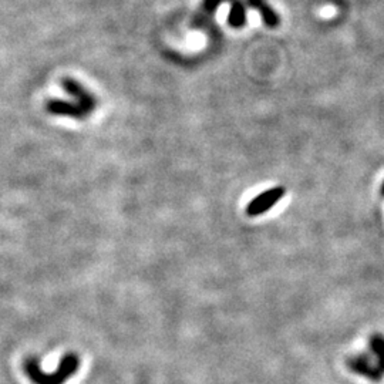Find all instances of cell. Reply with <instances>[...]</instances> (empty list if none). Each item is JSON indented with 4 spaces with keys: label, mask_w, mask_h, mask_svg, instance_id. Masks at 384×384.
I'll return each mask as SVG.
<instances>
[{
    "label": "cell",
    "mask_w": 384,
    "mask_h": 384,
    "mask_svg": "<svg viewBox=\"0 0 384 384\" xmlns=\"http://www.w3.org/2000/svg\"><path fill=\"white\" fill-rule=\"evenodd\" d=\"M79 367L80 359L76 353H67L62 359L58 370H54L53 373L44 371L39 360L34 357L25 362V371L34 384H66V381L77 373Z\"/></svg>",
    "instance_id": "6da1fadb"
},
{
    "label": "cell",
    "mask_w": 384,
    "mask_h": 384,
    "mask_svg": "<svg viewBox=\"0 0 384 384\" xmlns=\"http://www.w3.org/2000/svg\"><path fill=\"white\" fill-rule=\"evenodd\" d=\"M347 367L362 377H366L374 383H378L383 380L384 373L378 369V366L373 362V359L369 355H356L346 360Z\"/></svg>",
    "instance_id": "7a4b0ae2"
},
{
    "label": "cell",
    "mask_w": 384,
    "mask_h": 384,
    "mask_svg": "<svg viewBox=\"0 0 384 384\" xmlns=\"http://www.w3.org/2000/svg\"><path fill=\"white\" fill-rule=\"evenodd\" d=\"M284 195H285V188L282 187L270 188L249 202V205L246 206V213L249 216L262 215L263 212L269 211L279 199H282Z\"/></svg>",
    "instance_id": "3957f363"
},
{
    "label": "cell",
    "mask_w": 384,
    "mask_h": 384,
    "mask_svg": "<svg viewBox=\"0 0 384 384\" xmlns=\"http://www.w3.org/2000/svg\"><path fill=\"white\" fill-rule=\"evenodd\" d=\"M62 84H63V87H65V90L70 94V95H73L76 100H77V104L84 110V112L90 116L93 112H94V108H95V98L80 84V83H77L76 80H73V79H69V77H66V79H63V81H62Z\"/></svg>",
    "instance_id": "277c9868"
},
{
    "label": "cell",
    "mask_w": 384,
    "mask_h": 384,
    "mask_svg": "<svg viewBox=\"0 0 384 384\" xmlns=\"http://www.w3.org/2000/svg\"><path fill=\"white\" fill-rule=\"evenodd\" d=\"M46 110L50 114L72 117L77 120L86 119L88 116L77 102H70L65 100H48L46 104Z\"/></svg>",
    "instance_id": "5b68a950"
},
{
    "label": "cell",
    "mask_w": 384,
    "mask_h": 384,
    "mask_svg": "<svg viewBox=\"0 0 384 384\" xmlns=\"http://www.w3.org/2000/svg\"><path fill=\"white\" fill-rule=\"evenodd\" d=\"M246 4L249 8L258 11L260 13L266 26H269V27L279 26V23H281L279 16L267 5L266 0H246Z\"/></svg>",
    "instance_id": "8992f818"
},
{
    "label": "cell",
    "mask_w": 384,
    "mask_h": 384,
    "mask_svg": "<svg viewBox=\"0 0 384 384\" xmlns=\"http://www.w3.org/2000/svg\"><path fill=\"white\" fill-rule=\"evenodd\" d=\"M369 347L376 359V364L384 373V336L374 333L369 339Z\"/></svg>",
    "instance_id": "52a82bcc"
},
{
    "label": "cell",
    "mask_w": 384,
    "mask_h": 384,
    "mask_svg": "<svg viewBox=\"0 0 384 384\" xmlns=\"http://www.w3.org/2000/svg\"><path fill=\"white\" fill-rule=\"evenodd\" d=\"M225 2H230L232 5L235 0H204V11L206 13H212L219 5L225 4Z\"/></svg>",
    "instance_id": "ba28073f"
},
{
    "label": "cell",
    "mask_w": 384,
    "mask_h": 384,
    "mask_svg": "<svg viewBox=\"0 0 384 384\" xmlns=\"http://www.w3.org/2000/svg\"><path fill=\"white\" fill-rule=\"evenodd\" d=\"M381 195L384 197V183H383V185H381Z\"/></svg>",
    "instance_id": "9c48e42d"
}]
</instances>
